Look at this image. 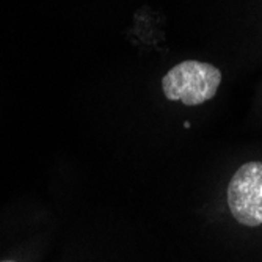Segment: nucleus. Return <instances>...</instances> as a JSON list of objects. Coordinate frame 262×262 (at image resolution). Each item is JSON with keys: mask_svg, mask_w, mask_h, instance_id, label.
Instances as JSON below:
<instances>
[{"mask_svg": "<svg viewBox=\"0 0 262 262\" xmlns=\"http://www.w3.org/2000/svg\"><path fill=\"white\" fill-rule=\"evenodd\" d=\"M2 262H16V260H2Z\"/></svg>", "mask_w": 262, "mask_h": 262, "instance_id": "7ed1b4c3", "label": "nucleus"}, {"mask_svg": "<svg viewBox=\"0 0 262 262\" xmlns=\"http://www.w3.org/2000/svg\"><path fill=\"white\" fill-rule=\"evenodd\" d=\"M232 219L245 228L262 226V162H248L237 170L226 188Z\"/></svg>", "mask_w": 262, "mask_h": 262, "instance_id": "f03ea898", "label": "nucleus"}, {"mask_svg": "<svg viewBox=\"0 0 262 262\" xmlns=\"http://www.w3.org/2000/svg\"><path fill=\"white\" fill-rule=\"evenodd\" d=\"M222 83L217 66L198 60H187L173 66L162 79V91L168 101L195 107L210 101Z\"/></svg>", "mask_w": 262, "mask_h": 262, "instance_id": "f257e3e1", "label": "nucleus"}]
</instances>
